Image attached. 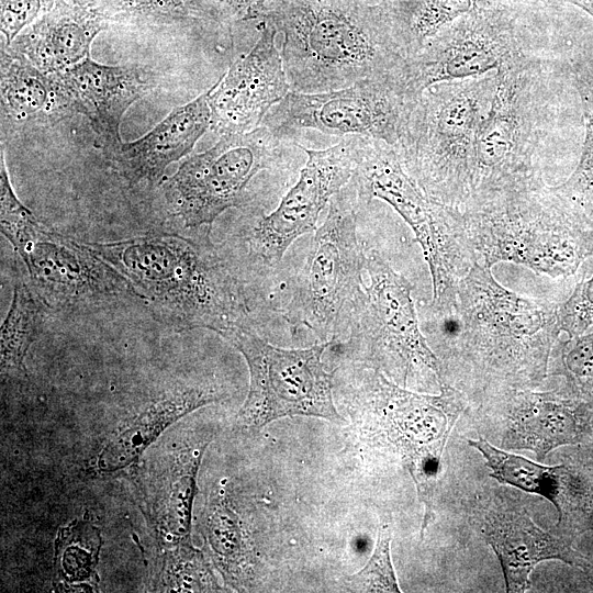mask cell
<instances>
[{"label":"cell","instance_id":"1","mask_svg":"<svg viewBox=\"0 0 593 593\" xmlns=\"http://www.w3.org/2000/svg\"><path fill=\"white\" fill-rule=\"evenodd\" d=\"M209 232L83 244L130 283L157 321L178 332L208 328L221 335L245 325L249 307L239 272Z\"/></svg>","mask_w":593,"mask_h":593},{"label":"cell","instance_id":"2","mask_svg":"<svg viewBox=\"0 0 593 593\" xmlns=\"http://www.w3.org/2000/svg\"><path fill=\"white\" fill-rule=\"evenodd\" d=\"M262 9L282 32L291 91L342 89L368 78L405 76L407 56L392 25L346 0H282Z\"/></svg>","mask_w":593,"mask_h":593},{"label":"cell","instance_id":"3","mask_svg":"<svg viewBox=\"0 0 593 593\" xmlns=\"http://www.w3.org/2000/svg\"><path fill=\"white\" fill-rule=\"evenodd\" d=\"M436 321L454 328L455 347L482 377L517 387L542 380L561 332L558 304L506 289L479 260L458 283L455 312Z\"/></svg>","mask_w":593,"mask_h":593},{"label":"cell","instance_id":"4","mask_svg":"<svg viewBox=\"0 0 593 593\" xmlns=\"http://www.w3.org/2000/svg\"><path fill=\"white\" fill-rule=\"evenodd\" d=\"M478 259L567 278L593 256L592 217L541 180L459 212Z\"/></svg>","mask_w":593,"mask_h":593},{"label":"cell","instance_id":"5","mask_svg":"<svg viewBox=\"0 0 593 593\" xmlns=\"http://www.w3.org/2000/svg\"><path fill=\"white\" fill-rule=\"evenodd\" d=\"M495 83V74H488L427 87L395 146L423 191L457 212L471 203L475 134L491 105Z\"/></svg>","mask_w":593,"mask_h":593},{"label":"cell","instance_id":"6","mask_svg":"<svg viewBox=\"0 0 593 593\" xmlns=\"http://www.w3.org/2000/svg\"><path fill=\"white\" fill-rule=\"evenodd\" d=\"M350 181L359 201L383 200L411 227L432 276L430 314L435 320L451 315L458 283L479 260L459 212L429 198L406 171L396 148L380 139L357 136V165Z\"/></svg>","mask_w":593,"mask_h":593},{"label":"cell","instance_id":"7","mask_svg":"<svg viewBox=\"0 0 593 593\" xmlns=\"http://www.w3.org/2000/svg\"><path fill=\"white\" fill-rule=\"evenodd\" d=\"M357 191L349 181L328 203L299 271L284 317L293 329L312 331L323 343L335 340L361 298L366 250L357 237Z\"/></svg>","mask_w":593,"mask_h":593},{"label":"cell","instance_id":"8","mask_svg":"<svg viewBox=\"0 0 593 593\" xmlns=\"http://www.w3.org/2000/svg\"><path fill=\"white\" fill-rule=\"evenodd\" d=\"M495 76L491 105L475 134L472 199L466 211L542 180L534 163L539 142L538 66L524 55Z\"/></svg>","mask_w":593,"mask_h":593},{"label":"cell","instance_id":"9","mask_svg":"<svg viewBox=\"0 0 593 593\" xmlns=\"http://www.w3.org/2000/svg\"><path fill=\"white\" fill-rule=\"evenodd\" d=\"M366 270L369 283L349 318L346 356L404 388L419 372L443 383V365L421 331L411 282L372 249Z\"/></svg>","mask_w":593,"mask_h":593},{"label":"cell","instance_id":"10","mask_svg":"<svg viewBox=\"0 0 593 593\" xmlns=\"http://www.w3.org/2000/svg\"><path fill=\"white\" fill-rule=\"evenodd\" d=\"M245 358L249 370V391L237 414L245 428H260L284 416L303 415L344 422L333 401V377L322 356L334 340L314 346L286 349L273 346L246 325L221 334Z\"/></svg>","mask_w":593,"mask_h":593},{"label":"cell","instance_id":"11","mask_svg":"<svg viewBox=\"0 0 593 593\" xmlns=\"http://www.w3.org/2000/svg\"><path fill=\"white\" fill-rule=\"evenodd\" d=\"M289 145L264 125L222 136L211 148L187 158L165 181L169 208L186 228H211L225 210L250 203L247 188L260 171L287 163Z\"/></svg>","mask_w":593,"mask_h":593},{"label":"cell","instance_id":"12","mask_svg":"<svg viewBox=\"0 0 593 593\" xmlns=\"http://www.w3.org/2000/svg\"><path fill=\"white\" fill-rule=\"evenodd\" d=\"M1 233L24 261L33 290L53 306L116 295L130 283L78 243L43 225L18 199L11 182L0 183Z\"/></svg>","mask_w":593,"mask_h":593},{"label":"cell","instance_id":"13","mask_svg":"<svg viewBox=\"0 0 593 593\" xmlns=\"http://www.w3.org/2000/svg\"><path fill=\"white\" fill-rule=\"evenodd\" d=\"M417 98L411 94L405 76L368 78L325 92L289 91L261 125L281 137L290 130L311 128L380 139L395 147Z\"/></svg>","mask_w":593,"mask_h":593},{"label":"cell","instance_id":"14","mask_svg":"<svg viewBox=\"0 0 593 593\" xmlns=\"http://www.w3.org/2000/svg\"><path fill=\"white\" fill-rule=\"evenodd\" d=\"M307 160L295 184L268 215L254 213L235 236V258L264 269L275 268L284 253L301 235L316 231V223L331 199L353 178L357 165V136L344 137L325 149H307Z\"/></svg>","mask_w":593,"mask_h":593},{"label":"cell","instance_id":"15","mask_svg":"<svg viewBox=\"0 0 593 593\" xmlns=\"http://www.w3.org/2000/svg\"><path fill=\"white\" fill-rule=\"evenodd\" d=\"M387 421L388 436L400 451L424 504L421 536L434 519V499L441 458L451 429L466 409L462 393L440 383L439 395L406 390L373 370L361 391Z\"/></svg>","mask_w":593,"mask_h":593},{"label":"cell","instance_id":"16","mask_svg":"<svg viewBox=\"0 0 593 593\" xmlns=\"http://www.w3.org/2000/svg\"><path fill=\"white\" fill-rule=\"evenodd\" d=\"M523 55L502 11L474 8L407 58V88L417 98L432 85L484 76Z\"/></svg>","mask_w":593,"mask_h":593},{"label":"cell","instance_id":"17","mask_svg":"<svg viewBox=\"0 0 593 593\" xmlns=\"http://www.w3.org/2000/svg\"><path fill=\"white\" fill-rule=\"evenodd\" d=\"M276 34L266 23L251 49L209 89L210 128L221 137L259 127L269 110L291 91Z\"/></svg>","mask_w":593,"mask_h":593},{"label":"cell","instance_id":"18","mask_svg":"<svg viewBox=\"0 0 593 593\" xmlns=\"http://www.w3.org/2000/svg\"><path fill=\"white\" fill-rule=\"evenodd\" d=\"M137 66L104 65L90 57L51 74L70 116H86L103 152L122 142L120 126L127 109L153 87Z\"/></svg>","mask_w":593,"mask_h":593},{"label":"cell","instance_id":"19","mask_svg":"<svg viewBox=\"0 0 593 593\" xmlns=\"http://www.w3.org/2000/svg\"><path fill=\"white\" fill-rule=\"evenodd\" d=\"M506 406L503 445L530 450L539 460L558 447L580 445L593 427V400L573 394L512 390Z\"/></svg>","mask_w":593,"mask_h":593},{"label":"cell","instance_id":"20","mask_svg":"<svg viewBox=\"0 0 593 593\" xmlns=\"http://www.w3.org/2000/svg\"><path fill=\"white\" fill-rule=\"evenodd\" d=\"M209 90L175 108L141 138L104 150L112 168L130 184L155 186L167 167L188 155L211 125Z\"/></svg>","mask_w":593,"mask_h":593},{"label":"cell","instance_id":"21","mask_svg":"<svg viewBox=\"0 0 593 593\" xmlns=\"http://www.w3.org/2000/svg\"><path fill=\"white\" fill-rule=\"evenodd\" d=\"M482 534L499 558L507 592H525L530 585L532 571L544 560H560L582 571L591 564V560L575 549L571 536L541 529L526 511L491 515Z\"/></svg>","mask_w":593,"mask_h":593},{"label":"cell","instance_id":"22","mask_svg":"<svg viewBox=\"0 0 593 593\" xmlns=\"http://www.w3.org/2000/svg\"><path fill=\"white\" fill-rule=\"evenodd\" d=\"M109 25L94 8L76 0H60L7 47L41 71L54 74L90 57L93 40Z\"/></svg>","mask_w":593,"mask_h":593},{"label":"cell","instance_id":"23","mask_svg":"<svg viewBox=\"0 0 593 593\" xmlns=\"http://www.w3.org/2000/svg\"><path fill=\"white\" fill-rule=\"evenodd\" d=\"M209 441L203 437L169 452L149 479L146 513L156 537L168 548L189 541L197 473Z\"/></svg>","mask_w":593,"mask_h":593},{"label":"cell","instance_id":"24","mask_svg":"<svg viewBox=\"0 0 593 593\" xmlns=\"http://www.w3.org/2000/svg\"><path fill=\"white\" fill-rule=\"evenodd\" d=\"M220 398L222 393L206 385H180L168 391L104 444L97 458V471L112 474L136 463L146 448L172 423Z\"/></svg>","mask_w":593,"mask_h":593},{"label":"cell","instance_id":"25","mask_svg":"<svg viewBox=\"0 0 593 593\" xmlns=\"http://www.w3.org/2000/svg\"><path fill=\"white\" fill-rule=\"evenodd\" d=\"M1 134L55 124L69 113L54 85L24 56L1 45Z\"/></svg>","mask_w":593,"mask_h":593},{"label":"cell","instance_id":"26","mask_svg":"<svg viewBox=\"0 0 593 593\" xmlns=\"http://www.w3.org/2000/svg\"><path fill=\"white\" fill-rule=\"evenodd\" d=\"M468 444L483 456L493 479L547 499L555 505L559 516L562 515L569 500L572 467L540 465L499 449L484 438L469 439Z\"/></svg>","mask_w":593,"mask_h":593},{"label":"cell","instance_id":"27","mask_svg":"<svg viewBox=\"0 0 593 593\" xmlns=\"http://www.w3.org/2000/svg\"><path fill=\"white\" fill-rule=\"evenodd\" d=\"M94 9L109 24L139 27H183L227 20L215 0H102Z\"/></svg>","mask_w":593,"mask_h":593},{"label":"cell","instance_id":"28","mask_svg":"<svg viewBox=\"0 0 593 593\" xmlns=\"http://www.w3.org/2000/svg\"><path fill=\"white\" fill-rule=\"evenodd\" d=\"M101 544L100 530L88 522L76 521L60 528L55 542L58 585L68 591L97 589Z\"/></svg>","mask_w":593,"mask_h":593},{"label":"cell","instance_id":"29","mask_svg":"<svg viewBox=\"0 0 593 593\" xmlns=\"http://www.w3.org/2000/svg\"><path fill=\"white\" fill-rule=\"evenodd\" d=\"M43 301L24 281L13 289L10 310L1 327V374L23 377L24 359L43 317Z\"/></svg>","mask_w":593,"mask_h":593},{"label":"cell","instance_id":"30","mask_svg":"<svg viewBox=\"0 0 593 593\" xmlns=\"http://www.w3.org/2000/svg\"><path fill=\"white\" fill-rule=\"evenodd\" d=\"M574 82L584 115L583 147L573 172L552 189L593 219V74L578 67L574 70Z\"/></svg>","mask_w":593,"mask_h":593},{"label":"cell","instance_id":"31","mask_svg":"<svg viewBox=\"0 0 593 593\" xmlns=\"http://www.w3.org/2000/svg\"><path fill=\"white\" fill-rule=\"evenodd\" d=\"M474 0H415L394 29L407 58L417 54L444 27L474 9Z\"/></svg>","mask_w":593,"mask_h":593},{"label":"cell","instance_id":"32","mask_svg":"<svg viewBox=\"0 0 593 593\" xmlns=\"http://www.w3.org/2000/svg\"><path fill=\"white\" fill-rule=\"evenodd\" d=\"M159 588L166 592H205L216 591L219 585L202 552L187 541L165 556Z\"/></svg>","mask_w":593,"mask_h":593},{"label":"cell","instance_id":"33","mask_svg":"<svg viewBox=\"0 0 593 593\" xmlns=\"http://www.w3.org/2000/svg\"><path fill=\"white\" fill-rule=\"evenodd\" d=\"M206 538L224 575L230 579L239 572L243 560V539L236 514L224 497L214 496L206 516Z\"/></svg>","mask_w":593,"mask_h":593},{"label":"cell","instance_id":"34","mask_svg":"<svg viewBox=\"0 0 593 593\" xmlns=\"http://www.w3.org/2000/svg\"><path fill=\"white\" fill-rule=\"evenodd\" d=\"M392 539L391 519L381 521L373 553L363 569L348 578L355 591L400 592L391 562L390 544Z\"/></svg>","mask_w":593,"mask_h":593},{"label":"cell","instance_id":"35","mask_svg":"<svg viewBox=\"0 0 593 593\" xmlns=\"http://www.w3.org/2000/svg\"><path fill=\"white\" fill-rule=\"evenodd\" d=\"M561 362L571 394L593 400V327L563 345Z\"/></svg>","mask_w":593,"mask_h":593},{"label":"cell","instance_id":"36","mask_svg":"<svg viewBox=\"0 0 593 593\" xmlns=\"http://www.w3.org/2000/svg\"><path fill=\"white\" fill-rule=\"evenodd\" d=\"M60 0H0V30L3 46L30 24L51 11Z\"/></svg>","mask_w":593,"mask_h":593},{"label":"cell","instance_id":"37","mask_svg":"<svg viewBox=\"0 0 593 593\" xmlns=\"http://www.w3.org/2000/svg\"><path fill=\"white\" fill-rule=\"evenodd\" d=\"M558 318L561 332L567 333L570 338L593 327V303L586 298L582 281L567 301L558 304Z\"/></svg>","mask_w":593,"mask_h":593},{"label":"cell","instance_id":"38","mask_svg":"<svg viewBox=\"0 0 593 593\" xmlns=\"http://www.w3.org/2000/svg\"><path fill=\"white\" fill-rule=\"evenodd\" d=\"M226 19L248 20L259 15L265 0H215Z\"/></svg>","mask_w":593,"mask_h":593},{"label":"cell","instance_id":"39","mask_svg":"<svg viewBox=\"0 0 593 593\" xmlns=\"http://www.w3.org/2000/svg\"><path fill=\"white\" fill-rule=\"evenodd\" d=\"M578 5H580L582 9H584L586 12H589L593 16V0H569Z\"/></svg>","mask_w":593,"mask_h":593},{"label":"cell","instance_id":"40","mask_svg":"<svg viewBox=\"0 0 593 593\" xmlns=\"http://www.w3.org/2000/svg\"><path fill=\"white\" fill-rule=\"evenodd\" d=\"M586 298L593 303V276L588 281H582Z\"/></svg>","mask_w":593,"mask_h":593},{"label":"cell","instance_id":"41","mask_svg":"<svg viewBox=\"0 0 593 593\" xmlns=\"http://www.w3.org/2000/svg\"><path fill=\"white\" fill-rule=\"evenodd\" d=\"M85 5L97 7L102 0H76Z\"/></svg>","mask_w":593,"mask_h":593}]
</instances>
